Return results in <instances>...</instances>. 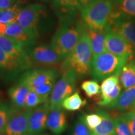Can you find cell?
<instances>
[{"label": "cell", "instance_id": "1", "mask_svg": "<svg viewBox=\"0 0 135 135\" xmlns=\"http://www.w3.org/2000/svg\"><path fill=\"white\" fill-rule=\"evenodd\" d=\"M62 19L63 23L52 40L51 47L64 60L75 48L87 28L83 23H75L71 17Z\"/></svg>", "mask_w": 135, "mask_h": 135}, {"label": "cell", "instance_id": "2", "mask_svg": "<svg viewBox=\"0 0 135 135\" xmlns=\"http://www.w3.org/2000/svg\"><path fill=\"white\" fill-rule=\"evenodd\" d=\"M93 57L87 30L84 32L80 41L61 64L62 71L68 70L75 71L78 76L83 77L88 73L91 67Z\"/></svg>", "mask_w": 135, "mask_h": 135}, {"label": "cell", "instance_id": "3", "mask_svg": "<svg viewBox=\"0 0 135 135\" xmlns=\"http://www.w3.org/2000/svg\"><path fill=\"white\" fill-rule=\"evenodd\" d=\"M59 75L60 72L56 69L36 68L25 72L22 76L28 83L30 89L39 94L45 103L50 101Z\"/></svg>", "mask_w": 135, "mask_h": 135}, {"label": "cell", "instance_id": "4", "mask_svg": "<svg viewBox=\"0 0 135 135\" xmlns=\"http://www.w3.org/2000/svg\"><path fill=\"white\" fill-rule=\"evenodd\" d=\"M109 0H99L88 5L81 11L83 23L88 30L104 31L113 13Z\"/></svg>", "mask_w": 135, "mask_h": 135}, {"label": "cell", "instance_id": "5", "mask_svg": "<svg viewBox=\"0 0 135 135\" xmlns=\"http://www.w3.org/2000/svg\"><path fill=\"white\" fill-rule=\"evenodd\" d=\"M129 61L108 51L93 56L91 67L93 77L97 80L102 81L111 76H119L123 68Z\"/></svg>", "mask_w": 135, "mask_h": 135}, {"label": "cell", "instance_id": "6", "mask_svg": "<svg viewBox=\"0 0 135 135\" xmlns=\"http://www.w3.org/2000/svg\"><path fill=\"white\" fill-rule=\"evenodd\" d=\"M61 76L56 83L50 98V109L62 107L63 101L73 94L76 88L78 75L75 71H62Z\"/></svg>", "mask_w": 135, "mask_h": 135}, {"label": "cell", "instance_id": "7", "mask_svg": "<svg viewBox=\"0 0 135 135\" xmlns=\"http://www.w3.org/2000/svg\"><path fill=\"white\" fill-rule=\"evenodd\" d=\"M106 29L118 32L135 50V19L120 11H116L111 15Z\"/></svg>", "mask_w": 135, "mask_h": 135}, {"label": "cell", "instance_id": "8", "mask_svg": "<svg viewBox=\"0 0 135 135\" xmlns=\"http://www.w3.org/2000/svg\"><path fill=\"white\" fill-rule=\"evenodd\" d=\"M45 7L41 4H31L22 9L17 23L36 40L39 36L38 25Z\"/></svg>", "mask_w": 135, "mask_h": 135}, {"label": "cell", "instance_id": "9", "mask_svg": "<svg viewBox=\"0 0 135 135\" xmlns=\"http://www.w3.org/2000/svg\"><path fill=\"white\" fill-rule=\"evenodd\" d=\"M105 44L107 51L129 61L135 56V50L120 34L105 29Z\"/></svg>", "mask_w": 135, "mask_h": 135}, {"label": "cell", "instance_id": "10", "mask_svg": "<svg viewBox=\"0 0 135 135\" xmlns=\"http://www.w3.org/2000/svg\"><path fill=\"white\" fill-rule=\"evenodd\" d=\"M27 53L31 65L53 66L58 65L62 60L51 46L40 45L35 48H28Z\"/></svg>", "mask_w": 135, "mask_h": 135}, {"label": "cell", "instance_id": "11", "mask_svg": "<svg viewBox=\"0 0 135 135\" xmlns=\"http://www.w3.org/2000/svg\"><path fill=\"white\" fill-rule=\"evenodd\" d=\"M121 85L119 76H111L103 81L100 86V99L98 104L101 106L108 107L119 97Z\"/></svg>", "mask_w": 135, "mask_h": 135}, {"label": "cell", "instance_id": "12", "mask_svg": "<svg viewBox=\"0 0 135 135\" xmlns=\"http://www.w3.org/2000/svg\"><path fill=\"white\" fill-rule=\"evenodd\" d=\"M33 109L16 111L10 118L4 132L8 135H23L28 133L31 114Z\"/></svg>", "mask_w": 135, "mask_h": 135}, {"label": "cell", "instance_id": "13", "mask_svg": "<svg viewBox=\"0 0 135 135\" xmlns=\"http://www.w3.org/2000/svg\"><path fill=\"white\" fill-rule=\"evenodd\" d=\"M50 111V101L33 109L30 116L28 133L40 134L45 132L47 129V119Z\"/></svg>", "mask_w": 135, "mask_h": 135}, {"label": "cell", "instance_id": "14", "mask_svg": "<svg viewBox=\"0 0 135 135\" xmlns=\"http://www.w3.org/2000/svg\"><path fill=\"white\" fill-rule=\"evenodd\" d=\"M29 91V85L22 76L18 82L8 90V94L15 110L20 111L25 109L26 97Z\"/></svg>", "mask_w": 135, "mask_h": 135}, {"label": "cell", "instance_id": "15", "mask_svg": "<svg viewBox=\"0 0 135 135\" xmlns=\"http://www.w3.org/2000/svg\"><path fill=\"white\" fill-rule=\"evenodd\" d=\"M0 48L5 53L19 58L29 66H31L26 47L17 43L6 36H0Z\"/></svg>", "mask_w": 135, "mask_h": 135}, {"label": "cell", "instance_id": "16", "mask_svg": "<svg viewBox=\"0 0 135 135\" xmlns=\"http://www.w3.org/2000/svg\"><path fill=\"white\" fill-rule=\"evenodd\" d=\"M67 117L62 107L50 109L47 119V128L54 135H60L66 129Z\"/></svg>", "mask_w": 135, "mask_h": 135}, {"label": "cell", "instance_id": "17", "mask_svg": "<svg viewBox=\"0 0 135 135\" xmlns=\"http://www.w3.org/2000/svg\"><path fill=\"white\" fill-rule=\"evenodd\" d=\"M5 36L12 39L26 48L33 46L36 42V39L27 33L17 22L8 25Z\"/></svg>", "mask_w": 135, "mask_h": 135}, {"label": "cell", "instance_id": "18", "mask_svg": "<svg viewBox=\"0 0 135 135\" xmlns=\"http://www.w3.org/2000/svg\"><path fill=\"white\" fill-rule=\"evenodd\" d=\"M28 68L20 59L5 53L0 48V70L15 74Z\"/></svg>", "mask_w": 135, "mask_h": 135}, {"label": "cell", "instance_id": "19", "mask_svg": "<svg viewBox=\"0 0 135 135\" xmlns=\"http://www.w3.org/2000/svg\"><path fill=\"white\" fill-rule=\"evenodd\" d=\"M135 102V86L125 89L121 93L118 98L113 104L109 106L108 108L113 110L127 111L132 109Z\"/></svg>", "mask_w": 135, "mask_h": 135}, {"label": "cell", "instance_id": "20", "mask_svg": "<svg viewBox=\"0 0 135 135\" xmlns=\"http://www.w3.org/2000/svg\"><path fill=\"white\" fill-rule=\"evenodd\" d=\"M97 113L101 117L100 124L91 131L98 135H115L114 121L108 113L103 109H97Z\"/></svg>", "mask_w": 135, "mask_h": 135}, {"label": "cell", "instance_id": "21", "mask_svg": "<svg viewBox=\"0 0 135 135\" xmlns=\"http://www.w3.org/2000/svg\"><path fill=\"white\" fill-rule=\"evenodd\" d=\"M54 7L65 17H72L78 11H81L79 0H53Z\"/></svg>", "mask_w": 135, "mask_h": 135}, {"label": "cell", "instance_id": "22", "mask_svg": "<svg viewBox=\"0 0 135 135\" xmlns=\"http://www.w3.org/2000/svg\"><path fill=\"white\" fill-rule=\"evenodd\" d=\"M93 56L107 51L105 44V31L88 30Z\"/></svg>", "mask_w": 135, "mask_h": 135}, {"label": "cell", "instance_id": "23", "mask_svg": "<svg viewBox=\"0 0 135 135\" xmlns=\"http://www.w3.org/2000/svg\"><path fill=\"white\" fill-rule=\"evenodd\" d=\"M119 80L121 87L127 89L135 86V61L128 62L119 75Z\"/></svg>", "mask_w": 135, "mask_h": 135}, {"label": "cell", "instance_id": "24", "mask_svg": "<svg viewBox=\"0 0 135 135\" xmlns=\"http://www.w3.org/2000/svg\"><path fill=\"white\" fill-rule=\"evenodd\" d=\"M87 103L86 99H83L78 91L66 98L62 104V108L69 111H75L80 110Z\"/></svg>", "mask_w": 135, "mask_h": 135}, {"label": "cell", "instance_id": "25", "mask_svg": "<svg viewBox=\"0 0 135 135\" xmlns=\"http://www.w3.org/2000/svg\"><path fill=\"white\" fill-rule=\"evenodd\" d=\"M21 10L16 4L8 9L2 10L0 12V23L7 25L16 23L18 21Z\"/></svg>", "mask_w": 135, "mask_h": 135}, {"label": "cell", "instance_id": "26", "mask_svg": "<svg viewBox=\"0 0 135 135\" xmlns=\"http://www.w3.org/2000/svg\"><path fill=\"white\" fill-rule=\"evenodd\" d=\"M15 109L12 104L5 102L0 103V133L4 131Z\"/></svg>", "mask_w": 135, "mask_h": 135}, {"label": "cell", "instance_id": "27", "mask_svg": "<svg viewBox=\"0 0 135 135\" xmlns=\"http://www.w3.org/2000/svg\"><path fill=\"white\" fill-rule=\"evenodd\" d=\"M113 119L115 128V135H132L124 114H117Z\"/></svg>", "mask_w": 135, "mask_h": 135}, {"label": "cell", "instance_id": "28", "mask_svg": "<svg viewBox=\"0 0 135 135\" xmlns=\"http://www.w3.org/2000/svg\"><path fill=\"white\" fill-rule=\"evenodd\" d=\"M119 11L135 17V0H113Z\"/></svg>", "mask_w": 135, "mask_h": 135}, {"label": "cell", "instance_id": "29", "mask_svg": "<svg viewBox=\"0 0 135 135\" xmlns=\"http://www.w3.org/2000/svg\"><path fill=\"white\" fill-rule=\"evenodd\" d=\"M81 88L88 98H93L100 93V86L97 81L88 80L83 82Z\"/></svg>", "mask_w": 135, "mask_h": 135}, {"label": "cell", "instance_id": "30", "mask_svg": "<svg viewBox=\"0 0 135 135\" xmlns=\"http://www.w3.org/2000/svg\"><path fill=\"white\" fill-rule=\"evenodd\" d=\"M91 131L89 130L81 117L74 123L69 133V135H91Z\"/></svg>", "mask_w": 135, "mask_h": 135}, {"label": "cell", "instance_id": "31", "mask_svg": "<svg viewBox=\"0 0 135 135\" xmlns=\"http://www.w3.org/2000/svg\"><path fill=\"white\" fill-rule=\"evenodd\" d=\"M82 120L84 121L87 127L91 131L96 128L100 124L101 121V117L98 113H91L88 114H83L81 116Z\"/></svg>", "mask_w": 135, "mask_h": 135}, {"label": "cell", "instance_id": "32", "mask_svg": "<svg viewBox=\"0 0 135 135\" xmlns=\"http://www.w3.org/2000/svg\"><path fill=\"white\" fill-rule=\"evenodd\" d=\"M43 101L40 97L33 89H30L29 92L27 94L26 99V106L25 109H35L40 104H43Z\"/></svg>", "mask_w": 135, "mask_h": 135}, {"label": "cell", "instance_id": "33", "mask_svg": "<svg viewBox=\"0 0 135 135\" xmlns=\"http://www.w3.org/2000/svg\"><path fill=\"white\" fill-rule=\"evenodd\" d=\"M132 135H135V112L131 110L124 113Z\"/></svg>", "mask_w": 135, "mask_h": 135}, {"label": "cell", "instance_id": "34", "mask_svg": "<svg viewBox=\"0 0 135 135\" xmlns=\"http://www.w3.org/2000/svg\"><path fill=\"white\" fill-rule=\"evenodd\" d=\"M15 0H0V8L2 10L8 9L14 6Z\"/></svg>", "mask_w": 135, "mask_h": 135}, {"label": "cell", "instance_id": "35", "mask_svg": "<svg viewBox=\"0 0 135 135\" xmlns=\"http://www.w3.org/2000/svg\"><path fill=\"white\" fill-rule=\"evenodd\" d=\"M97 1H99V0H79L81 9L85 7V6H88V5L91 4V3L94 2H96Z\"/></svg>", "mask_w": 135, "mask_h": 135}, {"label": "cell", "instance_id": "36", "mask_svg": "<svg viewBox=\"0 0 135 135\" xmlns=\"http://www.w3.org/2000/svg\"><path fill=\"white\" fill-rule=\"evenodd\" d=\"M7 27V25L0 23V36H4V35H5V33H6Z\"/></svg>", "mask_w": 135, "mask_h": 135}, {"label": "cell", "instance_id": "37", "mask_svg": "<svg viewBox=\"0 0 135 135\" xmlns=\"http://www.w3.org/2000/svg\"><path fill=\"white\" fill-rule=\"evenodd\" d=\"M23 135H49V134L48 133H40V134H31V133H26Z\"/></svg>", "mask_w": 135, "mask_h": 135}, {"label": "cell", "instance_id": "38", "mask_svg": "<svg viewBox=\"0 0 135 135\" xmlns=\"http://www.w3.org/2000/svg\"><path fill=\"white\" fill-rule=\"evenodd\" d=\"M132 109H133V111H134V112H135V102H134V104H133V108H132Z\"/></svg>", "mask_w": 135, "mask_h": 135}, {"label": "cell", "instance_id": "39", "mask_svg": "<svg viewBox=\"0 0 135 135\" xmlns=\"http://www.w3.org/2000/svg\"><path fill=\"white\" fill-rule=\"evenodd\" d=\"M0 135H8V134H6V133H5L4 131H3L2 133H0Z\"/></svg>", "mask_w": 135, "mask_h": 135}, {"label": "cell", "instance_id": "40", "mask_svg": "<svg viewBox=\"0 0 135 135\" xmlns=\"http://www.w3.org/2000/svg\"><path fill=\"white\" fill-rule=\"evenodd\" d=\"M40 1H43V2H48V1H51V0H40Z\"/></svg>", "mask_w": 135, "mask_h": 135}, {"label": "cell", "instance_id": "41", "mask_svg": "<svg viewBox=\"0 0 135 135\" xmlns=\"http://www.w3.org/2000/svg\"><path fill=\"white\" fill-rule=\"evenodd\" d=\"M91 135H98V134H94V133H92Z\"/></svg>", "mask_w": 135, "mask_h": 135}, {"label": "cell", "instance_id": "42", "mask_svg": "<svg viewBox=\"0 0 135 135\" xmlns=\"http://www.w3.org/2000/svg\"><path fill=\"white\" fill-rule=\"evenodd\" d=\"M1 11H2V9H1V8H0V12H1Z\"/></svg>", "mask_w": 135, "mask_h": 135}]
</instances>
